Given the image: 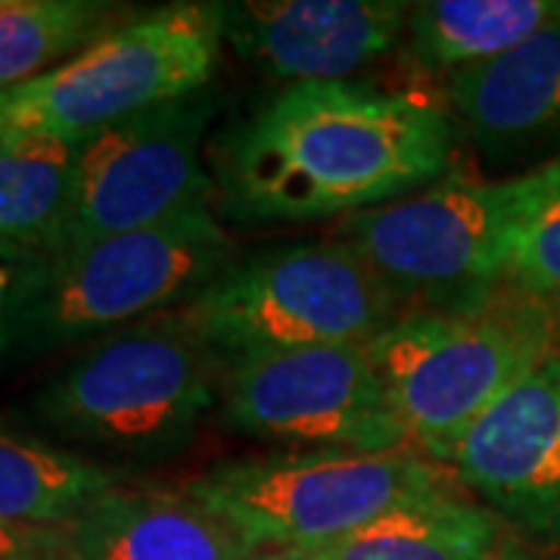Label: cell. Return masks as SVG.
<instances>
[{
	"label": "cell",
	"mask_w": 560,
	"mask_h": 560,
	"mask_svg": "<svg viewBox=\"0 0 560 560\" xmlns=\"http://www.w3.org/2000/svg\"><path fill=\"white\" fill-rule=\"evenodd\" d=\"M452 143L436 103L352 81L290 84L224 138V202L246 221L359 215L440 178Z\"/></svg>",
	"instance_id": "obj_1"
},
{
	"label": "cell",
	"mask_w": 560,
	"mask_h": 560,
	"mask_svg": "<svg viewBox=\"0 0 560 560\" xmlns=\"http://www.w3.org/2000/svg\"><path fill=\"white\" fill-rule=\"evenodd\" d=\"M558 337L555 305L511 287L458 308L401 315L368 349L411 445L448 460L492 401L558 355Z\"/></svg>",
	"instance_id": "obj_2"
},
{
	"label": "cell",
	"mask_w": 560,
	"mask_h": 560,
	"mask_svg": "<svg viewBox=\"0 0 560 560\" xmlns=\"http://www.w3.org/2000/svg\"><path fill=\"white\" fill-rule=\"evenodd\" d=\"M228 265L231 241L202 200L153 228L28 259L3 312L20 340L38 346L106 337L187 305Z\"/></svg>",
	"instance_id": "obj_3"
},
{
	"label": "cell",
	"mask_w": 560,
	"mask_h": 560,
	"mask_svg": "<svg viewBox=\"0 0 560 560\" xmlns=\"http://www.w3.org/2000/svg\"><path fill=\"white\" fill-rule=\"evenodd\" d=\"M558 160L508 180H445L349 215V243L399 302L458 308L495 293L523 221L548 194Z\"/></svg>",
	"instance_id": "obj_4"
},
{
	"label": "cell",
	"mask_w": 560,
	"mask_h": 560,
	"mask_svg": "<svg viewBox=\"0 0 560 560\" xmlns=\"http://www.w3.org/2000/svg\"><path fill=\"white\" fill-rule=\"evenodd\" d=\"M436 460L411 452L315 448L300 455L221 464L187 486L249 555L330 548L383 514L452 492Z\"/></svg>",
	"instance_id": "obj_5"
},
{
	"label": "cell",
	"mask_w": 560,
	"mask_h": 560,
	"mask_svg": "<svg viewBox=\"0 0 560 560\" xmlns=\"http://www.w3.org/2000/svg\"><path fill=\"white\" fill-rule=\"evenodd\" d=\"M368 261L342 241L293 243L231 261L180 315L221 364L312 346L368 342L399 315Z\"/></svg>",
	"instance_id": "obj_6"
},
{
	"label": "cell",
	"mask_w": 560,
	"mask_h": 560,
	"mask_svg": "<svg viewBox=\"0 0 560 560\" xmlns=\"http://www.w3.org/2000/svg\"><path fill=\"white\" fill-rule=\"evenodd\" d=\"M219 3H172L116 25L72 60L0 94V131L69 143L200 94L221 57Z\"/></svg>",
	"instance_id": "obj_7"
},
{
	"label": "cell",
	"mask_w": 560,
	"mask_h": 560,
	"mask_svg": "<svg viewBox=\"0 0 560 560\" xmlns=\"http://www.w3.org/2000/svg\"><path fill=\"white\" fill-rule=\"evenodd\" d=\"M221 361L180 308L94 340L40 389L50 427L119 452L187 440L212 408Z\"/></svg>",
	"instance_id": "obj_8"
},
{
	"label": "cell",
	"mask_w": 560,
	"mask_h": 560,
	"mask_svg": "<svg viewBox=\"0 0 560 560\" xmlns=\"http://www.w3.org/2000/svg\"><path fill=\"white\" fill-rule=\"evenodd\" d=\"M212 109L200 91L79 140L66 212L40 256L143 231L209 200L200 147Z\"/></svg>",
	"instance_id": "obj_9"
},
{
	"label": "cell",
	"mask_w": 560,
	"mask_h": 560,
	"mask_svg": "<svg viewBox=\"0 0 560 560\" xmlns=\"http://www.w3.org/2000/svg\"><path fill=\"white\" fill-rule=\"evenodd\" d=\"M221 386L228 423L259 440L342 452H401L411 445L368 342L237 361Z\"/></svg>",
	"instance_id": "obj_10"
},
{
	"label": "cell",
	"mask_w": 560,
	"mask_h": 560,
	"mask_svg": "<svg viewBox=\"0 0 560 560\" xmlns=\"http://www.w3.org/2000/svg\"><path fill=\"white\" fill-rule=\"evenodd\" d=\"M448 464L501 517L560 536V352L492 401Z\"/></svg>",
	"instance_id": "obj_11"
},
{
	"label": "cell",
	"mask_w": 560,
	"mask_h": 560,
	"mask_svg": "<svg viewBox=\"0 0 560 560\" xmlns=\"http://www.w3.org/2000/svg\"><path fill=\"white\" fill-rule=\"evenodd\" d=\"M224 40L271 79L346 81L396 47L411 3L241 0L219 3Z\"/></svg>",
	"instance_id": "obj_12"
},
{
	"label": "cell",
	"mask_w": 560,
	"mask_h": 560,
	"mask_svg": "<svg viewBox=\"0 0 560 560\" xmlns=\"http://www.w3.org/2000/svg\"><path fill=\"white\" fill-rule=\"evenodd\" d=\"M448 97L486 150L517 153L560 138V16L495 60L455 72Z\"/></svg>",
	"instance_id": "obj_13"
},
{
	"label": "cell",
	"mask_w": 560,
	"mask_h": 560,
	"mask_svg": "<svg viewBox=\"0 0 560 560\" xmlns=\"http://www.w3.org/2000/svg\"><path fill=\"white\" fill-rule=\"evenodd\" d=\"M69 560H246L249 551L187 489H113L66 529Z\"/></svg>",
	"instance_id": "obj_14"
},
{
	"label": "cell",
	"mask_w": 560,
	"mask_h": 560,
	"mask_svg": "<svg viewBox=\"0 0 560 560\" xmlns=\"http://www.w3.org/2000/svg\"><path fill=\"white\" fill-rule=\"evenodd\" d=\"M499 551V521L452 492L401 504L320 548L324 560H492Z\"/></svg>",
	"instance_id": "obj_15"
},
{
	"label": "cell",
	"mask_w": 560,
	"mask_h": 560,
	"mask_svg": "<svg viewBox=\"0 0 560 560\" xmlns=\"http://www.w3.org/2000/svg\"><path fill=\"white\" fill-rule=\"evenodd\" d=\"M560 16V0H430L408 13L420 66L460 72L508 54Z\"/></svg>",
	"instance_id": "obj_16"
},
{
	"label": "cell",
	"mask_w": 560,
	"mask_h": 560,
	"mask_svg": "<svg viewBox=\"0 0 560 560\" xmlns=\"http://www.w3.org/2000/svg\"><path fill=\"white\" fill-rule=\"evenodd\" d=\"M113 489L116 477L94 460L0 433V523L69 529Z\"/></svg>",
	"instance_id": "obj_17"
},
{
	"label": "cell",
	"mask_w": 560,
	"mask_h": 560,
	"mask_svg": "<svg viewBox=\"0 0 560 560\" xmlns=\"http://www.w3.org/2000/svg\"><path fill=\"white\" fill-rule=\"evenodd\" d=\"M75 165V143L44 135L0 131V241L28 259L60 228Z\"/></svg>",
	"instance_id": "obj_18"
},
{
	"label": "cell",
	"mask_w": 560,
	"mask_h": 560,
	"mask_svg": "<svg viewBox=\"0 0 560 560\" xmlns=\"http://www.w3.org/2000/svg\"><path fill=\"white\" fill-rule=\"evenodd\" d=\"M116 20L119 7L97 0H0V94L72 60Z\"/></svg>",
	"instance_id": "obj_19"
},
{
	"label": "cell",
	"mask_w": 560,
	"mask_h": 560,
	"mask_svg": "<svg viewBox=\"0 0 560 560\" xmlns=\"http://www.w3.org/2000/svg\"><path fill=\"white\" fill-rule=\"evenodd\" d=\"M508 275L539 300H560V160L548 194L523 221Z\"/></svg>",
	"instance_id": "obj_20"
},
{
	"label": "cell",
	"mask_w": 560,
	"mask_h": 560,
	"mask_svg": "<svg viewBox=\"0 0 560 560\" xmlns=\"http://www.w3.org/2000/svg\"><path fill=\"white\" fill-rule=\"evenodd\" d=\"M0 560H69L66 529L0 523Z\"/></svg>",
	"instance_id": "obj_21"
},
{
	"label": "cell",
	"mask_w": 560,
	"mask_h": 560,
	"mask_svg": "<svg viewBox=\"0 0 560 560\" xmlns=\"http://www.w3.org/2000/svg\"><path fill=\"white\" fill-rule=\"evenodd\" d=\"M246 560H324V555L312 548H278V551H256Z\"/></svg>",
	"instance_id": "obj_22"
},
{
	"label": "cell",
	"mask_w": 560,
	"mask_h": 560,
	"mask_svg": "<svg viewBox=\"0 0 560 560\" xmlns=\"http://www.w3.org/2000/svg\"><path fill=\"white\" fill-rule=\"evenodd\" d=\"M7 293H10V268H0V318H3Z\"/></svg>",
	"instance_id": "obj_23"
},
{
	"label": "cell",
	"mask_w": 560,
	"mask_h": 560,
	"mask_svg": "<svg viewBox=\"0 0 560 560\" xmlns=\"http://www.w3.org/2000/svg\"><path fill=\"white\" fill-rule=\"evenodd\" d=\"M492 560H539V558H526V555H508V551H499Z\"/></svg>",
	"instance_id": "obj_24"
}]
</instances>
